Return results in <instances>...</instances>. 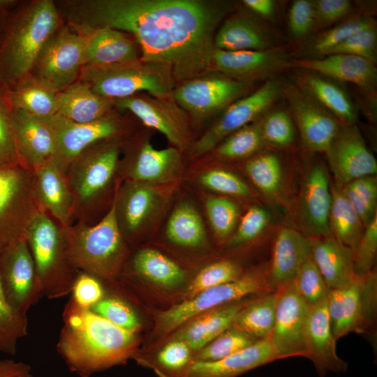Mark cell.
<instances>
[{
  "label": "cell",
  "mask_w": 377,
  "mask_h": 377,
  "mask_svg": "<svg viewBox=\"0 0 377 377\" xmlns=\"http://www.w3.org/2000/svg\"><path fill=\"white\" fill-rule=\"evenodd\" d=\"M245 302H236L201 313L188 321L176 334L191 350L198 352L230 328Z\"/></svg>",
  "instance_id": "33"
},
{
  "label": "cell",
  "mask_w": 377,
  "mask_h": 377,
  "mask_svg": "<svg viewBox=\"0 0 377 377\" xmlns=\"http://www.w3.org/2000/svg\"><path fill=\"white\" fill-rule=\"evenodd\" d=\"M377 252V215L365 227L354 251L353 268L355 275H364L374 270Z\"/></svg>",
  "instance_id": "56"
},
{
  "label": "cell",
  "mask_w": 377,
  "mask_h": 377,
  "mask_svg": "<svg viewBox=\"0 0 377 377\" xmlns=\"http://www.w3.org/2000/svg\"><path fill=\"white\" fill-rule=\"evenodd\" d=\"M243 3L256 13L270 18L275 10V3L272 0H244Z\"/></svg>",
  "instance_id": "62"
},
{
  "label": "cell",
  "mask_w": 377,
  "mask_h": 377,
  "mask_svg": "<svg viewBox=\"0 0 377 377\" xmlns=\"http://www.w3.org/2000/svg\"><path fill=\"white\" fill-rule=\"evenodd\" d=\"M87 36L62 28L46 42L29 75L58 93L76 82L85 65Z\"/></svg>",
  "instance_id": "10"
},
{
  "label": "cell",
  "mask_w": 377,
  "mask_h": 377,
  "mask_svg": "<svg viewBox=\"0 0 377 377\" xmlns=\"http://www.w3.org/2000/svg\"><path fill=\"white\" fill-rule=\"evenodd\" d=\"M257 341L246 332L231 326L200 350L193 361H215L229 356Z\"/></svg>",
  "instance_id": "45"
},
{
  "label": "cell",
  "mask_w": 377,
  "mask_h": 377,
  "mask_svg": "<svg viewBox=\"0 0 377 377\" xmlns=\"http://www.w3.org/2000/svg\"><path fill=\"white\" fill-rule=\"evenodd\" d=\"M0 157L7 165L22 164L15 142L12 120V108L10 110L8 105L1 98Z\"/></svg>",
  "instance_id": "58"
},
{
  "label": "cell",
  "mask_w": 377,
  "mask_h": 377,
  "mask_svg": "<svg viewBox=\"0 0 377 377\" xmlns=\"http://www.w3.org/2000/svg\"><path fill=\"white\" fill-rule=\"evenodd\" d=\"M38 209L34 171L22 164L0 168V254L12 244L6 226H12L19 237H24L30 219Z\"/></svg>",
  "instance_id": "11"
},
{
  "label": "cell",
  "mask_w": 377,
  "mask_h": 377,
  "mask_svg": "<svg viewBox=\"0 0 377 377\" xmlns=\"http://www.w3.org/2000/svg\"><path fill=\"white\" fill-rule=\"evenodd\" d=\"M59 22L55 4L50 0L31 3L17 17L6 36L1 53L6 77L20 83L28 77L35 62Z\"/></svg>",
  "instance_id": "5"
},
{
  "label": "cell",
  "mask_w": 377,
  "mask_h": 377,
  "mask_svg": "<svg viewBox=\"0 0 377 377\" xmlns=\"http://www.w3.org/2000/svg\"><path fill=\"white\" fill-rule=\"evenodd\" d=\"M332 330L337 341L350 332L374 335L377 319V275H356L346 286L330 289L327 297Z\"/></svg>",
  "instance_id": "7"
},
{
  "label": "cell",
  "mask_w": 377,
  "mask_h": 377,
  "mask_svg": "<svg viewBox=\"0 0 377 377\" xmlns=\"http://www.w3.org/2000/svg\"><path fill=\"white\" fill-rule=\"evenodd\" d=\"M290 68L317 73L370 90L376 87L375 64L360 57L333 54L317 58L290 59Z\"/></svg>",
  "instance_id": "24"
},
{
  "label": "cell",
  "mask_w": 377,
  "mask_h": 377,
  "mask_svg": "<svg viewBox=\"0 0 377 377\" xmlns=\"http://www.w3.org/2000/svg\"><path fill=\"white\" fill-rule=\"evenodd\" d=\"M275 320L269 341L279 360L306 357V337L311 306L294 281L277 290Z\"/></svg>",
  "instance_id": "15"
},
{
  "label": "cell",
  "mask_w": 377,
  "mask_h": 377,
  "mask_svg": "<svg viewBox=\"0 0 377 377\" xmlns=\"http://www.w3.org/2000/svg\"><path fill=\"white\" fill-rule=\"evenodd\" d=\"M374 22L366 17L353 18L323 32L313 42L311 50L317 55L324 56L355 33L374 26Z\"/></svg>",
  "instance_id": "50"
},
{
  "label": "cell",
  "mask_w": 377,
  "mask_h": 377,
  "mask_svg": "<svg viewBox=\"0 0 377 377\" xmlns=\"http://www.w3.org/2000/svg\"><path fill=\"white\" fill-rule=\"evenodd\" d=\"M121 142L116 138L98 142L84 150L66 174L78 208L93 205L110 186L119 165Z\"/></svg>",
  "instance_id": "9"
},
{
  "label": "cell",
  "mask_w": 377,
  "mask_h": 377,
  "mask_svg": "<svg viewBox=\"0 0 377 377\" xmlns=\"http://www.w3.org/2000/svg\"><path fill=\"white\" fill-rule=\"evenodd\" d=\"M249 179L261 191L274 195L281 186L282 169L279 158L273 154L253 157L245 164Z\"/></svg>",
  "instance_id": "42"
},
{
  "label": "cell",
  "mask_w": 377,
  "mask_h": 377,
  "mask_svg": "<svg viewBox=\"0 0 377 377\" xmlns=\"http://www.w3.org/2000/svg\"><path fill=\"white\" fill-rule=\"evenodd\" d=\"M114 104L133 113L146 126L161 133L172 147L182 151L188 145V122L184 111L172 96L156 97L139 93L114 100Z\"/></svg>",
  "instance_id": "17"
},
{
  "label": "cell",
  "mask_w": 377,
  "mask_h": 377,
  "mask_svg": "<svg viewBox=\"0 0 377 377\" xmlns=\"http://www.w3.org/2000/svg\"><path fill=\"white\" fill-rule=\"evenodd\" d=\"M59 224L40 209L30 219L24 235L44 296L49 299L70 294L80 272L69 256L66 230Z\"/></svg>",
  "instance_id": "4"
},
{
  "label": "cell",
  "mask_w": 377,
  "mask_h": 377,
  "mask_svg": "<svg viewBox=\"0 0 377 377\" xmlns=\"http://www.w3.org/2000/svg\"><path fill=\"white\" fill-rule=\"evenodd\" d=\"M341 188L365 228L377 215L376 177L374 175L361 177Z\"/></svg>",
  "instance_id": "43"
},
{
  "label": "cell",
  "mask_w": 377,
  "mask_h": 377,
  "mask_svg": "<svg viewBox=\"0 0 377 377\" xmlns=\"http://www.w3.org/2000/svg\"><path fill=\"white\" fill-rule=\"evenodd\" d=\"M85 36V65L108 66L140 59L138 45L126 33L105 27Z\"/></svg>",
  "instance_id": "31"
},
{
  "label": "cell",
  "mask_w": 377,
  "mask_h": 377,
  "mask_svg": "<svg viewBox=\"0 0 377 377\" xmlns=\"http://www.w3.org/2000/svg\"><path fill=\"white\" fill-rule=\"evenodd\" d=\"M15 142L23 165L32 170L52 161L55 149L50 127L40 118L12 108Z\"/></svg>",
  "instance_id": "25"
},
{
  "label": "cell",
  "mask_w": 377,
  "mask_h": 377,
  "mask_svg": "<svg viewBox=\"0 0 377 377\" xmlns=\"http://www.w3.org/2000/svg\"><path fill=\"white\" fill-rule=\"evenodd\" d=\"M205 207L215 235L221 239L228 237L239 219L237 205L226 198L209 195L205 199Z\"/></svg>",
  "instance_id": "47"
},
{
  "label": "cell",
  "mask_w": 377,
  "mask_h": 377,
  "mask_svg": "<svg viewBox=\"0 0 377 377\" xmlns=\"http://www.w3.org/2000/svg\"><path fill=\"white\" fill-rule=\"evenodd\" d=\"M294 283L311 306L327 298L330 290L311 256L301 266Z\"/></svg>",
  "instance_id": "49"
},
{
  "label": "cell",
  "mask_w": 377,
  "mask_h": 377,
  "mask_svg": "<svg viewBox=\"0 0 377 377\" xmlns=\"http://www.w3.org/2000/svg\"><path fill=\"white\" fill-rule=\"evenodd\" d=\"M65 230L69 256L77 270L107 281L119 275L126 248L117 219L114 196L98 223L70 226Z\"/></svg>",
  "instance_id": "3"
},
{
  "label": "cell",
  "mask_w": 377,
  "mask_h": 377,
  "mask_svg": "<svg viewBox=\"0 0 377 377\" xmlns=\"http://www.w3.org/2000/svg\"><path fill=\"white\" fill-rule=\"evenodd\" d=\"M114 101L92 91L84 82L77 80L57 93V113L77 123H89L110 114Z\"/></svg>",
  "instance_id": "32"
},
{
  "label": "cell",
  "mask_w": 377,
  "mask_h": 377,
  "mask_svg": "<svg viewBox=\"0 0 377 377\" xmlns=\"http://www.w3.org/2000/svg\"><path fill=\"white\" fill-rule=\"evenodd\" d=\"M274 291L268 271L249 272L235 281L203 290L163 312L158 317V329L167 334L208 311L239 302L248 295Z\"/></svg>",
  "instance_id": "8"
},
{
  "label": "cell",
  "mask_w": 377,
  "mask_h": 377,
  "mask_svg": "<svg viewBox=\"0 0 377 377\" xmlns=\"http://www.w3.org/2000/svg\"><path fill=\"white\" fill-rule=\"evenodd\" d=\"M316 23L330 24L341 20L353 10L352 3L348 0H316L311 1Z\"/></svg>",
  "instance_id": "60"
},
{
  "label": "cell",
  "mask_w": 377,
  "mask_h": 377,
  "mask_svg": "<svg viewBox=\"0 0 377 377\" xmlns=\"http://www.w3.org/2000/svg\"><path fill=\"white\" fill-rule=\"evenodd\" d=\"M162 186L131 180H126L121 186L116 185V214L124 238L142 230L161 207Z\"/></svg>",
  "instance_id": "21"
},
{
  "label": "cell",
  "mask_w": 377,
  "mask_h": 377,
  "mask_svg": "<svg viewBox=\"0 0 377 377\" xmlns=\"http://www.w3.org/2000/svg\"><path fill=\"white\" fill-rule=\"evenodd\" d=\"M40 119L54 135L55 149L52 161L65 175L84 150L98 142L117 137L121 126L112 113L89 123L74 122L57 113Z\"/></svg>",
  "instance_id": "13"
},
{
  "label": "cell",
  "mask_w": 377,
  "mask_h": 377,
  "mask_svg": "<svg viewBox=\"0 0 377 377\" xmlns=\"http://www.w3.org/2000/svg\"><path fill=\"white\" fill-rule=\"evenodd\" d=\"M56 95V92L29 76L10 91L9 102L12 108L44 118L57 113Z\"/></svg>",
  "instance_id": "40"
},
{
  "label": "cell",
  "mask_w": 377,
  "mask_h": 377,
  "mask_svg": "<svg viewBox=\"0 0 377 377\" xmlns=\"http://www.w3.org/2000/svg\"><path fill=\"white\" fill-rule=\"evenodd\" d=\"M242 274L241 268L232 261L214 262L202 269L195 276L186 290L185 300L207 289L235 281Z\"/></svg>",
  "instance_id": "46"
},
{
  "label": "cell",
  "mask_w": 377,
  "mask_h": 377,
  "mask_svg": "<svg viewBox=\"0 0 377 377\" xmlns=\"http://www.w3.org/2000/svg\"><path fill=\"white\" fill-rule=\"evenodd\" d=\"M166 235L172 242L186 247L202 246L207 238L200 215L187 202L179 204L172 212L166 225Z\"/></svg>",
  "instance_id": "39"
},
{
  "label": "cell",
  "mask_w": 377,
  "mask_h": 377,
  "mask_svg": "<svg viewBox=\"0 0 377 377\" xmlns=\"http://www.w3.org/2000/svg\"><path fill=\"white\" fill-rule=\"evenodd\" d=\"M331 192L329 217L331 234L339 242L355 251L365 228L341 186L333 185Z\"/></svg>",
  "instance_id": "36"
},
{
  "label": "cell",
  "mask_w": 377,
  "mask_h": 377,
  "mask_svg": "<svg viewBox=\"0 0 377 377\" xmlns=\"http://www.w3.org/2000/svg\"><path fill=\"white\" fill-rule=\"evenodd\" d=\"M297 86L344 125L353 126L355 110L346 92L334 82L311 72L297 75Z\"/></svg>",
  "instance_id": "34"
},
{
  "label": "cell",
  "mask_w": 377,
  "mask_h": 377,
  "mask_svg": "<svg viewBox=\"0 0 377 377\" xmlns=\"http://www.w3.org/2000/svg\"><path fill=\"white\" fill-rule=\"evenodd\" d=\"M198 182L205 188L221 194L247 197L251 195L249 186L233 172L221 168H212L202 172Z\"/></svg>",
  "instance_id": "52"
},
{
  "label": "cell",
  "mask_w": 377,
  "mask_h": 377,
  "mask_svg": "<svg viewBox=\"0 0 377 377\" xmlns=\"http://www.w3.org/2000/svg\"><path fill=\"white\" fill-rule=\"evenodd\" d=\"M7 164L2 160V158L0 157V168L6 165Z\"/></svg>",
  "instance_id": "64"
},
{
  "label": "cell",
  "mask_w": 377,
  "mask_h": 377,
  "mask_svg": "<svg viewBox=\"0 0 377 377\" xmlns=\"http://www.w3.org/2000/svg\"><path fill=\"white\" fill-rule=\"evenodd\" d=\"M132 269L144 279L166 288L177 286L185 278L184 270L176 263L151 249H142L134 256Z\"/></svg>",
  "instance_id": "38"
},
{
  "label": "cell",
  "mask_w": 377,
  "mask_h": 377,
  "mask_svg": "<svg viewBox=\"0 0 377 377\" xmlns=\"http://www.w3.org/2000/svg\"><path fill=\"white\" fill-rule=\"evenodd\" d=\"M192 362L191 349L178 339L168 343L156 355L159 371L168 377H182Z\"/></svg>",
  "instance_id": "51"
},
{
  "label": "cell",
  "mask_w": 377,
  "mask_h": 377,
  "mask_svg": "<svg viewBox=\"0 0 377 377\" xmlns=\"http://www.w3.org/2000/svg\"><path fill=\"white\" fill-rule=\"evenodd\" d=\"M316 24L311 1L297 0L291 5L288 12V27L295 38L308 34Z\"/></svg>",
  "instance_id": "59"
},
{
  "label": "cell",
  "mask_w": 377,
  "mask_h": 377,
  "mask_svg": "<svg viewBox=\"0 0 377 377\" xmlns=\"http://www.w3.org/2000/svg\"><path fill=\"white\" fill-rule=\"evenodd\" d=\"M260 122L265 142L284 147L292 143L295 128L291 117L284 110H276L267 115Z\"/></svg>",
  "instance_id": "53"
},
{
  "label": "cell",
  "mask_w": 377,
  "mask_h": 377,
  "mask_svg": "<svg viewBox=\"0 0 377 377\" xmlns=\"http://www.w3.org/2000/svg\"><path fill=\"white\" fill-rule=\"evenodd\" d=\"M252 84L210 74L180 82L172 92L175 103L193 118L205 119L244 97Z\"/></svg>",
  "instance_id": "12"
},
{
  "label": "cell",
  "mask_w": 377,
  "mask_h": 377,
  "mask_svg": "<svg viewBox=\"0 0 377 377\" xmlns=\"http://www.w3.org/2000/svg\"><path fill=\"white\" fill-rule=\"evenodd\" d=\"M331 203L327 171L321 164L316 163L304 178L300 199L302 218L313 237L332 235L329 226Z\"/></svg>",
  "instance_id": "28"
},
{
  "label": "cell",
  "mask_w": 377,
  "mask_h": 377,
  "mask_svg": "<svg viewBox=\"0 0 377 377\" xmlns=\"http://www.w3.org/2000/svg\"><path fill=\"white\" fill-rule=\"evenodd\" d=\"M15 2L13 0H0V8L6 7L10 4H12Z\"/></svg>",
  "instance_id": "63"
},
{
  "label": "cell",
  "mask_w": 377,
  "mask_h": 377,
  "mask_svg": "<svg viewBox=\"0 0 377 377\" xmlns=\"http://www.w3.org/2000/svg\"><path fill=\"white\" fill-rule=\"evenodd\" d=\"M0 377H32L31 367L13 360H0Z\"/></svg>",
  "instance_id": "61"
},
{
  "label": "cell",
  "mask_w": 377,
  "mask_h": 377,
  "mask_svg": "<svg viewBox=\"0 0 377 377\" xmlns=\"http://www.w3.org/2000/svg\"><path fill=\"white\" fill-rule=\"evenodd\" d=\"M377 32L376 26L361 30L346 39L325 55L345 54L376 61ZM324 55V56H325Z\"/></svg>",
  "instance_id": "54"
},
{
  "label": "cell",
  "mask_w": 377,
  "mask_h": 377,
  "mask_svg": "<svg viewBox=\"0 0 377 377\" xmlns=\"http://www.w3.org/2000/svg\"><path fill=\"white\" fill-rule=\"evenodd\" d=\"M57 350L68 368L82 377L135 357L137 333L124 330L71 298L63 311Z\"/></svg>",
  "instance_id": "2"
},
{
  "label": "cell",
  "mask_w": 377,
  "mask_h": 377,
  "mask_svg": "<svg viewBox=\"0 0 377 377\" xmlns=\"http://www.w3.org/2000/svg\"><path fill=\"white\" fill-rule=\"evenodd\" d=\"M71 299L79 306L91 309L105 295L104 287L97 277L80 272L75 278L72 290Z\"/></svg>",
  "instance_id": "57"
},
{
  "label": "cell",
  "mask_w": 377,
  "mask_h": 377,
  "mask_svg": "<svg viewBox=\"0 0 377 377\" xmlns=\"http://www.w3.org/2000/svg\"><path fill=\"white\" fill-rule=\"evenodd\" d=\"M228 9L205 0H81L65 14L84 36L105 27L131 35L140 60L167 66L182 82L212 71L215 30Z\"/></svg>",
  "instance_id": "1"
},
{
  "label": "cell",
  "mask_w": 377,
  "mask_h": 377,
  "mask_svg": "<svg viewBox=\"0 0 377 377\" xmlns=\"http://www.w3.org/2000/svg\"><path fill=\"white\" fill-rule=\"evenodd\" d=\"M310 255L330 289L343 287L356 276L354 251L332 235L310 239Z\"/></svg>",
  "instance_id": "30"
},
{
  "label": "cell",
  "mask_w": 377,
  "mask_h": 377,
  "mask_svg": "<svg viewBox=\"0 0 377 377\" xmlns=\"http://www.w3.org/2000/svg\"><path fill=\"white\" fill-rule=\"evenodd\" d=\"M33 171L34 192L40 209L68 228L75 214V201L66 175L52 161Z\"/></svg>",
  "instance_id": "23"
},
{
  "label": "cell",
  "mask_w": 377,
  "mask_h": 377,
  "mask_svg": "<svg viewBox=\"0 0 377 377\" xmlns=\"http://www.w3.org/2000/svg\"><path fill=\"white\" fill-rule=\"evenodd\" d=\"M279 360L269 339L251 345L215 361H193L182 377H237Z\"/></svg>",
  "instance_id": "27"
},
{
  "label": "cell",
  "mask_w": 377,
  "mask_h": 377,
  "mask_svg": "<svg viewBox=\"0 0 377 377\" xmlns=\"http://www.w3.org/2000/svg\"><path fill=\"white\" fill-rule=\"evenodd\" d=\"M27 316L10 305L0 282V352L14 355L18 341L27 334Z\"/></svg>",
  "instance_id": "44"
},
{
  "label": "cell",
  "mask_w": 377,
  "mask_h": 377,
  "mask_svg": "<svg viewBox=\"0 0 377 377\" xmlns=\"http://www.w3.org/2000/svg\"><path fill=\"white\" fill-rule=\"evenodd\" d=\"M215 49L226 51L264 50L272 48L268 31L249 17L235 16L225 21L214 40Z\"/></svg>",
  "instance_id": "35"
},
{
  "label": "cell",
  "mask_w": 377,
  "mask_h": 377,
  "mask_svg": "<svg viewBox=\"0 0 377 377\" xmlns=\"http://www.w3.org/2000/svg\"><path fill=\"white\" fill-rule=\"evenodd\" d=\"M179 149L175 147L156 149L144 142L124 167L126 180L165 185L179 177L182 167Z\"/></svg>",
  "instance_id": "22"
},
{
  "label": "cell",
  "mask_w": 377,
  "mask_h": 377,
  "mask_svg": "<svg viewBox=\"0 0 377 377\" xmlns=\"http://www.w3.org/2000/svg\"><path fill=\"white\" fill-rule=\"evenodd\" d=\"M327 311V298L311 306L306 337V357L314 364L318 374L328 371L344 372L347 363L341 359Z\"/></svg>",
  "instance_id": "26"
},
{
  "label": "cell",
  "mask_w": 377,
  "mask_h": 377,
  "mask_svg": "<svg viewBox=\"0 0 377 377\" xmlns=\"http://www.w3.org/2000/svg\"><path fill=\"white\" fill-rule=\"evenodd\" d=\"M269 221V214L264 209L252 206L243 215L229 244L240 246L256 239L265 230Z\"/></svg>",
  "instance_id": "55"
},
{
  "label": "cell",
  "mask_w": 377,
  "mask_h": 377,
  "mask_svg": "<svg viewBox=\"0 0 377 377\" xmlns=\"http://www.w3.org/2000/svg\"><path fill=\"white\" fill-rule=\"evenodd\" d=\"M326 154L337 185L377 172V162L354 126H340Z\"/></svg>",
  "instance_id": "19"
},
{
  "label": "cell",
  "mask_w": 377,
  "mask_h": 377,
  "mask_svg": "<svg viewBox=\"0 0 377 377\" xmlns=\"http://www.w3.org/2000/svg\"><path fill=\"white\" fill-rule=\"evenodd\" d=\"M91 310L124 330L137 333L140 329L141 323L137 313L120 297L105 294Z\"/></svg>",
  "instance_id": "48"
},
{
  "label": "cell",
  "mask_w": 377,
  "mask_h": 377,
  "mask_svg": "<svg viewBox=\"0 0 377 377\" xmlns=\"http://www.w3.org/2000/svg\"><path fill=\"white\" fill-rule=\"evenodd\" d=\"M281 91L279 82L270 80L232 103L194 144L192 156H199L209 151L229 135L250 124L274 103Z\"/></svg>",
  "instance_id": "16"
},
{
  "label": "cell",
  "mask_w": 377,
  "mask_h": 377,
  "mask_svg": "<svg viewBox=\"0 0 377 377\" xmlns=\"http://www.w3.org/2000/svg\"><path fill=\"white\" fill-rule=\"evenodd\" d=\"M265 143L260 122L246 125L223 139L216 149V154L223 159H238L257 151Z\"/></svg>",
  "instance_id": "41"
},
{
  "label": "cell",
  "mask_w": 377,
  "mask_h": 377,
  "mask_svg": "<svg viewBox=\"0 0 377 377\" xmlns=\"http://www.w3.org/2000/svg\"><path fill=\"white\" fill-rule=\"evenodd\" d=\"M290 59L279 48L226 51L215 49L212 70L238 81L251 83L290 68Z\"/></svg>",
  "instance_id": "20"
},
{
  "label": "cell",
  "mask_w": 377,
  "mask_h": 377,
  "mask_svg": "<svg viewBox=\"0 0 377 377\" xmlns=\"http://www.w3.org/2000/svg\"><path fill=\"white\" fill-rule=\"evenodd\" d=\"M277 300L278 291L275 290L245 302L232 326L257 340L269 339L274 325Z\"/></svg>",
  "instance_id": "37"
},
{
  "label": "cell",
  "mask_w": 377,
  "mask_h": 377,
  "mask_svg": "<svg viewBox=\"0 0 377 377\" xmlns=\"http://www.w3.org/2000/svg\"><path fill=\"white\" fill-rule=\"evenodd\" d=\"M0 282L10 305L24 316L44 296L24 237L10 244L0 254Z\"/></svg>",
  "instance_id": "14"
},
{
  "label": "cell",
  "mask_w": 377,
  "mask_h": 377,
  "mask_svg": "<svg viewBox=\"0 0 377 377\" xmlns=\"http://www.w3.org/2000/svg\"><path fill=\"white\" fill-rule=\"evenodd\" d=\"M311 240L299 231L281 228L273 246L268 276L274 290L293 282L304 261L310 255Z\"/></svg>",
  "instance_id": "29"
},
{
  "label": "cell",
  "mask_w": 377,
  "mask_h": 377,
  "mask_svg": "<svg viewBox=\"0 0 377 377\" xmlns=\"http://www.w3.org/2000/svg\"><path fill=\"white\" fill-rule=\"evenodd\" d=\"M282 92L306 147L326 153L339 130V121L297 85L288 84Z\"/></svg>",
  "instance_id": "18"
},
{
  "label": "cell",
  "mask_w": 377,
  "mask_h": 377,
  "mask_svg": "<svg viewBox=\"0 0 377 377\" xmlns=\"http://www.w3.org/2000/svg\"><path fill=\"white\" fill-rule=\"evenodd\" d=\"M79 77L94 92L112 101L141 92L169 97L175 82L167 66L140 59L108 66L84 65Z\"/></svg>",
  "instance_id": "6"
}]
</instances>
